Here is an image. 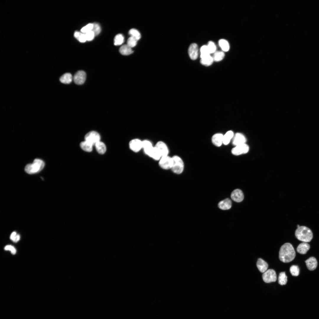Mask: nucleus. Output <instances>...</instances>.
<instances>
[{
	"instance_id": "obj_17",
	"label": "nucleus",
	"mask_w": 319,
	"mask_h": 319,
	"mask_svg": "<svg viewBox=\"0 0 319 319\" xmlns=\"http://www.w3.org/2000/svg\"><path fill=\"white\" fill-rule=\"evenodd\" d=\"M310 245L307 242H303L300 243L297 247V251L299 253L302 254H306L310 249Z\"/></svg>"
},
{
	"instance_id": "obj_35",
	"label": "nucleus",
	"mask_w": 319,
	"mask_h": 319,
	"mask_svg": "<svg viewBox=\"0 0 319 319\" xmlns=\"http://www.w3.org/2000/svg\"><path fill=\"white\" fill-rule=\"evenodd\" d=\"M93 26L92 31L94 32L95 35H98L100 32L101 29L99 25L97 23H93Z\"/></svg>"
},
{
	"instance_id": "obj_29",
	"label": "nucleus",
	"mask_w": 319,
	"mask_h": 319,
	"mask_svg": "<svg viewBox=\"0 0 319 319\" xmlns=\"http://www.w3.org/2000/svg\"><path fill=\"white\" fill-rule=\"evenodd\" d=\"M224 56V53L223 52L217 51L214 53L212 57L214 61H219L222 60Z\"/></svg>"
},
{
	"instance_id": "obj_15",
	"label": "nucleus",
	"mask_w": 319,
	"mask_h": 319,
	"mask_svg": "<svg viewBox=\"0 0 319 319\" xmlns=\"http://www.w3.org/2000/svg\"><path fill=\"white\" fill-rule=\"evenodd\" d=\"M306 266L310 271L315 270L318 265V262L316 258L314 257H311L305 261Z\"/></svg>"
},
{
	"instance_id": "obj_11",
	"label": "nucleus",
	"mask_w": 319,
	"mask_h": 319,
	"mask_svg": "<svg viewBox=\"0 0 319 319\" xmlns=\"http://www.w3.org/2000/svg\"><path fill=\"white\" fill-rule=\"evenodd\" d=\"M129 146L132 151L137 152L142 148V142L138 139H134L130 142Z\"/></svg>"
},
{
	"instance_id": "obj_7",
	"label": "nucleus",
	"mask_w": 319,
	"mask_h": 319,
	"mask_svg": "<svg viewBox=\"0 0 319 319\" xmlns=\"http://www.w3.org/2000/svg\"><path fill=\"white\" fill-rule=\"evenodd\" d=\"M172 164V157L168 155L162 157L159 162V165L160 167L165 170L171 169Z\"/></svg>"
},
{
	"instance_id": "obj_1",
	"label": "nucleus",
	"mask_w": 319,
	"mask_h": 319,
	"mask_svg": "<svg viewBox=\"0 0 319 319\" xmlns=\"http://www.w3.org/2000/svg\"><path fill=\"white\" fill-rule=\"evenodd\" d=\"M296 256L295 250L292 245L286 243L281 247L279 253L280 260L284 263H289L293 261Z\"/></svg>"
},
{
	"instance_id": "obj_43",
	"label": "nucleus",
	"mask_w": 319,
	"mask_h": 319,
	"mask_svg": "<svg viewBox=\"0 0 319 319\" xmlns=\"http://www.w3.org/2000/svg\"><path fill=\"white\" fill-rule=\"evenodd\" d=\"M17 234L16 232H12L10 236V239L13 240Z\"/></svg>"
},
{
	"instance_id": "obj_5",
	"label": "nucleus",
	"mask_w": 319,
	"mask_h": 319,
	"mask_svg": "<svg viewBox=\"0 0 319 319\" xmlns=\"http://www.w3.org/2000/svg\"><path fill=\"white\" fill-rule=\"evenodd\" d=\"M100 137L97 132L92 131L87 133L85 136V140L88 142L93 146L100 141Z\"/></svg>"
},
{
	"instance_id": "obj_39",
	"label": "nucleus",
	"mask_w": 319,
	"mask_h": 319,
	"mask_svg": "<svg viewBox=\"0 0 319 319\" xmlns=\"http://www.w3.org/2000/svg\"><path fill=\"white\" fill-rule=\"evenodd\" d=\"M78 40L81 43H84L87 40L85 34L82 33L79 36Z\"/></svg>"
},
{
	"instance_id": "obj_8",
	"label": "nucleus",
	"mask_w": 319,
	"mask_h": 319,
	"mask_svg": "<svg viewBox=\"0 0 319 319\" xmlns=\"http://www.w3.org/2000/svg\"><path fill=\"white\" fill-rule=\"evenodd\" d=\"M249 150V147L245 144L236 146L232 150L233 154L238 155L247 153Z\"/></svg>"
},
{
	"instance_id": "obj_36",
	"label": "nucleus",
	"mask_w": 319,
	"mask_h": 319,
	"mask_svg": "<svg viewBox=\"0 0 319 319\" xmlns=\"http://www.w3.org/2000/svg\"><path fill=\"white\" fill-rule=\"evenodd\" d=\"M210 53H214L216 49V46L214 43L211 41H209L207 45Z\"/></svg>"
},
{
	"instance_id": "obj_33",
	"label": "nucleus",
	"mask_w": 319,
	"mask_h": 319,
	"mask_svg": "<svg viewBox=\"0 0 319 319\" xmlns=\"http://www.w3.org/2000/svg\"><path fill=\"white\" fill-rule=\"evenodd\" d=\"M93 26V23H89L87 24L81 29V32L85 34L89 31H92Z\"/></svg>"
},
{
	"instance_id": "obj_19",
	"label": "nucleus",
	"mask_w": 319,
	"mask_h": 319,
	"mask_svg": "<svg viewBox=\"0 0 319 319\" xmlns=\"http://www.w3.org/2000/svg\"><path fill=\"white\" fill-rule=\"evenodd\" d=\"M223 135L220 133L214 134L212 138L213 144L216 146H220L223 143Z\"/></svg>"
},
{
	"instance_id": "obj_26",
	"label": "nucleus",
	"mask_w": 319,
	"mask_h": 319,
	"mask_svg": "<svg viewBox=\"0 0 319 319\" xmlns=\"http://www.w3.org/2000/svg\"><path fill=\"white\" fill-rule=\"evenodd\" d=\"M93 145L86 141L82 142L80 144L81 148L84 151L90 152L92 150Z\"/></svg>"
},
{
	"instance_id": "obj_4",
	"label": "nucleus",
	"mask_w": 319,
	"mask_h": 319,
	"mask_svg": "<svg viewBox=\"0 0 319 319\" xmlns=\"http://www.w3.org/2000/svg\"><path fill=\"white\" fill-rule=\"evenodd\" d=\"M172 158V164L171 168L172 170L176 174L181 173L184 169V164L183 160L180 157L177 156H174Z\"/></svg>"
},
{
	"instance_id": "obj_3",
	"label": "nucleus",
	"mask_w": 319,
	"mask_h": 319,
	"mask_svg": "<svg viewBox=\"0 0 319 319\" xmlns=\"http://www.w3.org/2000/svg\"><path fill=\"white\" fill-rule=\"evenodd\" d=\"M45 165L44 162L42 160L38 159H35L32 164L27 165L25 167V171L30 174L38 172L43 168Z\"/></svg>"
},
{
	"instance_id": "obj_12",
	"label": "nucleus",
	"mask_w": 319,
	"mask_h": 319,
	"mask_svg": "<svg viewBox=\"0 0 319 319\" xmlns=\"http://www.w3.org/2000/svg\"><path fill=\"white\" fill-rule=\"evenodd\" d=\"M231 197L234 201L240 202L244 199V195L242 191L240 189H237L234 190L231 193Z\"/></svg>"
},
{
	"instance_id": "obj_13",
	"label": "nucleus",
	"mask_w": 319,
	"mask_h": 319,
	"mask_svg": "<svg viewBox=\"0 0 319 319\" xmlns=\"http://www.w3.org/2000/svg\"><path fill=\"white\" fill-rule=\"evenodd\" d=\"M198 47L195 43L191 44L188 48V53L191 59L195 60L197 59L198 56Z\"/></svg>"
},
{
	"instance_id": "obj_28",
	"label": "nucleus",
	"mask_w": 319,
	"mask_h": 319,
	"mask_svg": "<svg viewBox=\"0 0 319 319\" xmlns=\"http://www.w3.org/2000/svg\"><path fill=\"white\" fill-rule=\"evenodd\" d=\"M287 276L285 272H280L278 277V283L281 285H285L287 282Z\"/></svg>"
},
{
	"instance_id": "obj_37",
	"label": "nucleus",
	"mask_w": 319,
	"mask_h": 319,
	"mask_svg": "<svg viewBox=\"0 0 319 319\" xmlns=\"http://www.w3.org/2000/svg\"><path fill=\"white\" fill-rule=\"evenodd\" d=\"M87 40L90 41L93 40L95 36L94 32L91 31L85 34Z\"/></svg>"
},
{
	"instance_id": "obj_22",
	"label": "nucleus",
	"mask_w": 319,
	"mask_h": 319,
	"mask_svg": "<svg viewBox=\"0 0 319 319\" xmlns=\"http://www.w3.org/2000/svg\"><path fill=\"white\" fill-rule=\"evenodd\" d=\"M119 51L121 54L126 56L130 55L133 52L131 48L127 44L122 45L120 48Z\"/></svg>"
},
{
	"instance_id": "obj_44",
	"label": "nucleus",
	"mask_w": 319,
	"mask_h": 319,
	"mask_svg": "<svg viewBox=\"0 0 319 319\" xmlns=\"http://www.w3.org/2000/svg\"><path fill=\"white\" fill-rule=\"evenodd\" d=\"M11 253L13 254H15L16 253V250L14 247L11 251Z\"/></svg>"
},
{
	"instance_id": "obj_6",
	"label": "nucleus",
	"mask_w": 319,
	"mask_h": 319,
	"mask_svg": "<svg viewBox=\"0 0 319 319\" xmlns=\"http://www.w3.org/2000/svg\"><path fill=\"white\" fill-rule=\"evenodd\" d=\"M262 278L264 281L266 283L275 282L277 279L276 273L273 269H268L263 273Z\"/></svg>"
},
{
	"instance_id": "obj_42",
	"label": "nucleus",
	"mask_w": 319,
	"mask_h": 319,
	"mask_svg": "<svg viewBox=\"0 0 319 319\" xmlns=\"http://www.w3.org/2000/svg\"><path fill=\"white\" fill-rule=\"evenodd\" d=\"M14 247L10 245H7L4 248L5 250H9L11 251Z\"/></svg>"
},
{
	"instance_id": "obj_34",
	"label": "nucleus",
	"mask_w": 319,
	"mask_h": 319,
	"mask_svg": "<svg viewBox=\"0 0 319 319\" xmlns=\"http://www.w3.org/2000/svg\"><path fill=\"white\" fill-rule=\"evenodd\" d=\"M137 41L135 38L131 36L127 40V45L131 48L133 47L136 45Z\"/></svg>"
},
{
	"instance_id": "obj_30",
	"label": "nucleus",
	"mask_w": 319,
	"mask_h": 319,
	"mask_svg": "<svg viewBox=\"0 0 319 319\" xmlns=\"http://www.w3.org/2000/svg\"><path fill=\"white\" fill-rule=\"evenodd\" d=\"M124 40L123 36L121 34H118L114 38V44L115 45H121L123 43Z\"/></svg>"
},
{
	"instance_id": "obj_40",
	"label": "nucleus",
	"mask_w": 319,
	"mask_h": 319,
	"mask_svg": "<svg viewBox=\"0 0 319 319\" xmlns=\"http://www.w3.org/2000/svg\"><path fill=\"white\" fill-rule=\"evenodd\" d=\"M82 33V32L76 31L74 33V36L78 40L79 36Z\"/></svg>"
},
{
	"instance_id": "obj_16",
	"label": "nucleus",
	"mask_w": 319,
	"mask_h": 319,
	"mask_svg": "<svg viewBox=\"0 0 319 319\" xmlns=\"http://www.w3.org/2000/svg\"><path fill=\"white\" fill-rule=\"evenodd\" d=\"M218 206L222 210L229 209L232 207L231 201L228 198H226L220 201L218 204Z\"/></svg>"
},
{
	"instance_id": "obj_18",
	"label": "nucleus",
	"mask_w": 319,
	"mask_h": 319,
	"mask_svg": "<svg viewBox=\"0 0 319 319\" xmlns=\"http://www.w3.org/2000/svg\"><path fill=\"white\" fill-rule=\"evenodd\" d=\"M257 266L259 270L262 273L266 272L268 267L267 263L261 258L258 259L256 263Z\"/></svg>"
},
{
	"instance_id": "obj_32",
	"label": "nucleus",
	"mask_w": 319,
	"mask_h": 319,
	"mask_svg": "<svg viewBox=\"0 0 319 319\" xmlns=\"http://www.w3.org/2000/svg\"><path fill=\"white\" fill-rule=\"evenodd\" d=\"M300 268L298 266L293 265L290 268V271L292 276H297L300 273Z\"/></svg>"
},
{
	"instance_id": "obj_27",
	"label": "nucleus",
	"mask_w": 319,
	"mask_h": 319,
	"mask_svg": "<svg viewBox=\"0 0 319 319\" xmlns=\"http://www.w3.org/2000/svg\"><path fill=\"white\" fill-rule=\"evenodd\" d=\"M219 44L221 49L224 51H227L229 50V44L228 41L224 39L219 40Z\"/></svg>"
},
{
	"instance_id": "obj_45",
	"label": "nucleus",
	"mask_w": 319,
	"mask_h": 319,
	"mask_svg": "<svg viewBox=\"0 0 319 319\" xmlns=\"http://www.w3.org/2000/svg\"><path fill=\"white\" fill-rule=\"evenodd\" d=\"M300 227V226H299V225H297V227Z\"/></svg>"
},
{
	"instance_id": "obj_21",
	"label": "nucleus",
	"mask_w": 319,
	"mask_h": 319,
	"mask_svg": "<svg viewBox=\"0 0 319 319\" xmlns=\"http://www.w3.org/2000/svg\"><path fill=\"white\" fill-rule=\"evenodd\" d=\"M142 142V148H143L145 153L149 155L154 147L152 146L151 143L149 141L144 140Z\"/></svg>"
},
{
	"instance_id": "obj_10",
	"label": "nucleus",
	"mask_w": 319,
	"mask_h": 319,
	"mask_svg": "<svg viewBox=\"0 0 319 319\" xmlns=\"http://www.w3.org/2000/svg\"><path fill=\"white\" fill-rule=\"evenodd\" d=\"M155 147L160 154L161 157L167 156L168 153V149L166 144L163 142L160 141L157 143Z\"/></svg>"
},
{
	"instance_id": "obj_20",
	"label": "nucleus",
	"mask_w": 319,
	"mask_h": 319,
	"mask_svg": "<svg viewBox=\"0 0 319 319\" xmlns=\"http://www.w3.org/2000/svg\"><path fill=\"white\" fill-rule=\"evenodd\" d=\"M73 79V77L71 74L67 73L61 76L59 79L61 82L63 83L69 84L71 82Z\"/></svg>"
},
{
	"instance_id": "obj_25",
	"label": "nucleus",
	"mask_w": 319,
	"mask_h": 319,
	"mask_svg": "<svg viewBox=\"0 0 319 319\" xmlns=\"http://www.w3.org/2000/svg\"><path fill=\"white\" fill-rule=\"evenodd\" d=\"M233 136L234 134L232 131H228L223 135V143L225 145L228 144Z\"/></svg>"
},
{
	"instance_id": "obj_41",
	"label": "nucleus",
	"mask_w": 319,
	"mask_h": 319,
	"mask_svg": "<svg viewBox=\"0 0 319 319\" xmlns=\"http://www.w3.org/2000/svg\"><path fill=\"white\" fill-rule=\"evenodd\" d=\"M20 238V236L19 234H17L12 240L14 242H17L18 241Z\"/></svg>"
},
{
	"instance_id": "obj_23",
	"label": "nucleus",
	"mask_w": 319,
	"mask_h": 319,
	"mask_svg": "<svg viewBox=\"0 0 319 319\" xmlns=\"http://www.w3.org/2000/svg\"><path fill=\"white\" fill-rule=\"evenodd\" d=\"M98 152L101 154L105 153L106 151V147L105 144L100 141L97 142L95 145Z\"/></svg>"
},
{
	"instance_id": "obj_24",
	"label": "nucleus",
	"mask_w": 319,
	"mask_h": 319,
	"mask_svg": "<svg viewBox=\"0 0 319 319\" xmlns=\"http://www.w3.org/2000/svg\"><path fill=\"white\" fill-rule=\"evenodd\" d=\"M214 61L213 57L210 55L201 58L200 62L204 66H208L211 65Z\"/></svg>"
},
{
	"instance_id": "obj_31",
	"label": "nucleus",
	"mask_w": 319,
	"mask_h": 319,
	"mask_svg": "<svg viewBox=\"0 0 319 319\" xmlns=\"http://www.w3.org/2000/svg\"><path fill=\"white\" fill-rule=\"evenodd\" d=\"M128 33L131 36L137 40H139L141 38V36L140 32L135 29H131L129 31Z\"/></svg>"
},
{
	"instance_id": "obj_38",
	"label": "nucleus",
	"mask_w": 319,
	"mask_h": 319,
	"mask_svg": "<svg viewBox=\"0 0 319 319\" xmlns=\"http://www.w3.org/2000/svg\"><path fill=\"white\" fill-rule=\"evenodd\" d=\"M201 55H204L210 54V53L207 45H204L202 46L200 49Z\"/></svg>"
},
{
	"instance_id": "obj_14",
	"label": "nucleus",
	"mask_w": 319,
	"mask_h": 319,
	"mask_svg": "<svg viewBox=\"0 0 319 319\" xmlns=\"http://www.w3.org/2000/svg\"><path fill=\"white\" fill-rule=\"evenodd\" d=\"M246 139L244 135L240 133L235 134L233 139L232 143L235 146L245 144Z\"/></svg>"
},
{
	"instance_id": "obj_9",
	"label": "nucleus",
	"mask_w": 319,
	"mask_h": 319,
	"mask_svg": "<svg viewBox=\"0 0 319 319\" xmlns=\"http://www.w3.org/2000/svg\"><path fill=\"white\" fill-rule=\"evenodd\" d=\"M86 77L85 72L82 70L79 71L74 74L73 79L75 83L78 85L83 84L85 82Z\"/></svg>"
},
{
	"instance_id": "obj_2",
	"label": "nucleus",
	"mask_w": 319,
	"mask_h": 319,
	"mask_svg": "<svg viewBox=\"0 0 319 319\" xmlns=\"http://www.w3.org/2000/svg\"><path fill=\"white\" fill-rule=\"evenodd\" d=\"M295 235L299 240L306 242H310L313 238V233L310 229L303 226L297 227Z\"/></svg>"
}]
</instances>
